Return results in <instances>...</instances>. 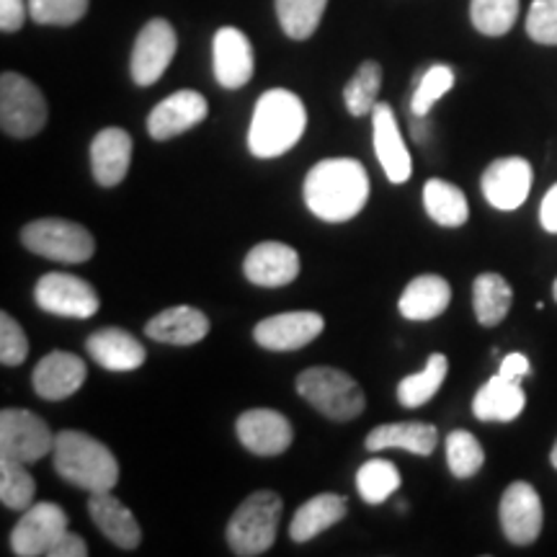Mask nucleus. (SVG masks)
<instances>
[{
	"mask_svg": "<svg viewBox=\"0 0 557 557\" xmlns=\"http://www.w3.org/2000/svg\"><path fill=\"white\" fill-rule=\"evenodd\" d=\"M451 302V287L447 278L436 274H421L403 289L398 310L406 320H434L444 315Z\"/></svg>",
	"mask_w": 557,
	"mask_h": 557,
	"instance_id": "obj_26",
	"label": "nucleus"
},
{
	"mask_svg": "<svg viewBox=\"0 0 557 557\" xmlns=\"http://www.w3.org/2000/svg\"><path fill=\"white\" fill-rule=\"evenodd\" d=\"M323 331L325 320L320 312L297 310L261 320L253 329V338L256 344L269 348V351H297V348L312 344Z\"/></svg>",
	"mask_w": 557,
	"mask_h": 557,
	"instance_id": "obj_13",
	"label": "nucleus"
},
{
	"mask_svg": "<svg viewBox=\"0 0 557 557\" xmlns=\"http://www.w3.org/2000/svg\"><path fill=\"white\" fill-rule=\"evenodd\" d=\"M513 302V289L500 274H480L472 284V308L478 323L493 329L508 315Z\"/></svg>",
	"mask_w": 557,
	"mask_h": 557,
	"instance_id": "obj_30",
	"label": "nucleus"
},
{
	"mask_svg": "<svg viewBox=\"0 0 557 557\" xmlns=\"http://www.w3.org/2000/svg\"><path fill=\"white\" fill-rule=\"evenodd\" d=\"M553 295H555V302H557V278H555V287H553Z\"/></svg>",
	"mask_w": 557,
	"mask_h": 557,
	"instance_id": "obj_47",
	"label": "nucleus"
},
{
	"mask_svg": "<svg viewBox=\"0 0 557 557\" xmlns=\"http://www.w3.org/2000/svg\"><path fill=\"white\" fill-rule=\"evenodd\" d=\"M88 357L109 372H132L148 359V351L132 333L122 329H101L86 341Z\"/></svg>",
	"mask_w": 557,
	"mask_h": 557,
	"instance_id": "obj_23",
	"label": "nucleus"
},
{
	"mask_svg": "<svg viewBox=\"0 0 557 557\" xmlns=\"http://www.w3.org/2000/svg\"><path fill=\"white\" fill-rule=\"evenodd\" d=\"M447 372H449V359L444 357V354H431L426 367H423L421 372L400 380L398 385L400 406L406 408L426 406L438 389H442L444 380H447Z\"/></svg>",
	"mask_w": 557,
	"mask_h": 557,
	"instance_id": "obj_31",
	"label": "nucleus"
},
{
	"mask_svg": "<svg viewBox=\"0 0 557 557\" xmlns=\"http://www.w3.org/2000/svg\"><path fill=\"white\" fill-rule=\"evenodd\" d=\"M178 37L165 18H152L143 26L132 50V81L148 88L163 78L171 60L176 58Z\"/></svg>",
	"mask_w": 557,
	"mask_h": 557,
	"instance_id": "obj_11",
	"label": "nucleus"
},
{
	"mask_svg": "<svg viewBox=\"0 0 557 557\" xmlns=\"http://www.w3.org/2000/svg\"><path fill=\"white\" fill-rule=\"evenodd\" d=\"M34 299L45 312L58 318L86 320L99 312V295L86 278L73 274H45L34 287Z\"/></svg>",
	"mask_w": 557,
	"mask_h": 557,
	"instance_id": "obj_9",
	"label": "nucleus"
},
{
	"mask_svg": "<svg viewBox=\"0 0 557 557\" xmlns=\"http://www.w3.org/2000/svg\"><path fill=\"white\" fill-rule=\"evenodd\" d=\"M132 163V137L120 127H107L90 143V171L101 186H120Z\"/></svg>",
	"mask_w": 557,
	"mask_h": 557,
	"instance_id": "obj_22",
	"label": "nucleus"
},
{
	"mask_svg": "<svg viewBox=\"0 0 557 557\" xmlns=\"http://www.w3.org/2000/svg\"><path fill=\"white\" fill-rule=\"evenodd\" d=\"M88 517L101 529L103 537L114 542L116 547L135 549L139 547V542H143V529H139L135 513H132L111 491L90 493Z\"/></svg>",
	"mask_w": 557,
	"mask_h": 557,
	"instance_id": "obj_21",
	"label": "nucleus"
},
{
	"mask_svg": "<svg viewBox=\"0 0 557 557\" xmlns=\"http://www.w3.org/2000/svg\"><path fill=\"white\" fill-rule=\"evenodd\" d=\"M483 197L500 212H513L524 205L532 189V165L524 158H498L483 173Z\"/></svg>",
	"mask_w": 557,
	"mask_h": 557,
	"instance_id": "obj_15",
	"label": "nucleus"
},
{
	"mask_svg": "<svg viewBox=\"0 0 557 557\" xmlns=\"http://www.w3.org/2000/svg\"><path fill=\"white\" fill-rule=\"evenodd\" d=\"M348 500L346 496H336V493H320V496L305 500L297 508L295 519H292L289 537L295 542H310L315 540L320 532L338 524L346 517Z\"/></svg>",
	"mask_w": 557,
	"mask_h": 557,
	"instance_id": "obj_28",
	"label": "nucleus"
},
{
	"mask_svg": "<svg viewBox=\"0 0 557 557\" xmlns=\"http://www.w3.org/2000/svg\"><path fill=\"white\" fill-rule=\"evenodd\" d=\"M308 127V111L297 94L271 88L256 101L248 129V148L256 158H278L295 148Z\"/></svg>",
	"mask_w": 557,
	"mask_h": 557,
	"instance_id": "obj_2",
	"label": "nucleus"
},
{
	"mask_svg": "<svg viewBox=\"0 0 557 557\" xmlns=\"http://www.w3.org/2000/svg\"><path fill=\"white\" fill-rule=\"evenodd\" d=\"M52 449L54 436L45 418L21 408H5L0 413V457L32 465Z\"/></svg>",
	"mask_w": 557,
	"mask_h": 557,
	"instance_id": "obj_8",
	"label": "nucleus"
},
{
	"mask_svg": "<svg viewBox=\"0 0 557 557\" xmlns=\"http://www.w3.org/2000/svg\"><path fill=\"white\" fill-rule=\"evenodd\" d=\"M240 444L259 457H278L289 449L295 431L287 416L271 408L246 410L235 423Z\"/></svg>",
	"mask_w": 557,
	"mask_h": 557,
	"instance_id": "obj_14",
	"label": "nucleus"
},
{
	"mask_svg": "<svg viewBox=\"0 0 557 557\" xmlns=\"http://www.w3.org/2000/svg\"><path fill=\"white\" fill-rule=\"evenodd\" d=\"M212 54L214 78H218L222 88H243L250 78H253V47H250L246 34L235 29V26H225V29L214 34Z\"/></svg>",
	"mask_w": 557,
	"mask_h": 557,
	"instance_id": "obj_20",
	"label": "nucleus"
},
{
	"mask_svg": "<svg viewBox=\"0 0 557 557\" xmlns=\"http://www.w3.org/2000/svg\"><path fill=\"white\" fill-rule=\"evenodd\" d=\"M527 406V395L519 382H511L506 377H491L483 387L478 389L475 400H472V413L480 421H500L508 423L521 416Z\"/></svg>",
	"mask_w": 557,
	"mask_h": 557,
	"instance_id": "obj_27",
	"label": "nucleus"
},
{
	"mask_svg": "<svg viewBox=\"0 0 557 557\" xmlns=\"http://www.w3.org/2000/svg\"><path fill=\"white\" fill-rule=\"evenodd\" d=\"M86 361L81 357L67 351H52L41 357L39 364L34 367L32 385L37 389L39 398L54 403L73 398L83 387V382H86Z\"/></svg>",
	"mask_w": 557,
	"mask_h": 557,
	"instance_id": "obj_19",
	"label": "nucleus"
},
{
	"mask_svg": "<svg viewBox=\"0 0 557 557\" xmlns=\"http://www.w3.org/2000/svg\"><path fill=\"white\" fill-rule=\"evenodd\" d=\"M400 472L387 459H369L357 472V487L359 496L367 500L369 506H377L387 500L400 487Z\"/></svg>",
	"mask_w": 557,
	"mask_h": 557,
	"instance_id": "obj_35",
	"label": "nucleus"
},
{
	"mask_svg": "<svg viewBox=\"0 0 557 557\" xmlns=\"http://www.w3.org/2000/svg\"><path fill=\"white\" fill-rule=\"evenodd\" d=\"M86 11L88 0H29V16L41 26H73Z\"/></svg>",
	"mask_w": 557,
	"mask_h": 557,
	"instance_id": "obj_39",
	"label": "nucleus"
},
{
	"mask_svg": "<svg viewBox=\"0 0 557 557\" xmlns=\"http://www.w3.org/2000/svg\"><path fill=\"white\" fill-rule=\"evenodd\" d=\"M423 207L429 218L442 227H462L470 220V205L462 189L442 178H431L423 186Z\"/></svg>",
	"mask_w": 557,
	"mask_h": 557,
	"instance_id": "obj_29",
	"label": "nucleus"
},
{
	"mask_svg": "<svg viewBox=\"0 0 557 557\" xmlns=\"http://www.w3.org/2000/svg\"><path fill=\"white\" fill-rule=\"evenodd\" d=\"M369 199L367 169L354 158H329L312 165L305 178V205L325 222L357 218Z\"/></svg>",
	"mask_w": 557,
	"mask_h": 557,
	"instance_id": "obj_1",
	"label": "nucleus"
},
{
	"mask_svg": "<svg viewBox=\"0 0 557 557\" xmlns=\"http://www.w3.org/2000/svg\"><path fill=\"white\" fill-rule=\"evenodd\" d=\"M438 444L436 426L423 421H403V423H385L369 431L364 447L369 451H385V449H406L410 455L429 457Z\"/></svg>",
	"mask_w": 557,
	"mask_h": 557,
	"instance_id": "obj_25",
	"label": "nucleus"
},
{
	"mask_svg": "<svg viewBox=\"0 0 557 557\" xmlns=\"http://www.w3.org/2000/svg\"><path fill=\"white\" fill-rule=\"evenodd\" d=\"M372 127H374V152L385 171V176L393 184H406L413 173V160H410L408 145L400 135L398 122H395L393 107L389 103H377L372 111Z\"/></svg>",
	"mask_w": 557,
	"mask_h": 557,
	"instance_id": "obj_18",
	"label": "nucleus"
},
{
	"mask_svg": "<svg viewBox=\"0 0 557 557\" xmlns=\"http://www.w3.org/2000/svg\"><path fill=\"white\" fill-rule=\"evenodd\" d=\"M542 521L545 513H542L540 493L524 480L508 485L500 496V527L508 542L521 547L532 545L540 537Z\"/></svg>",
	"mask_w": 557,
	"mask_h": 557,
	"instance_id": "obj_12",
	"label": "nucleus"
},
{
	"mask_svg": "<svg viewBox=\"0 0 557 557\" xmlns=\"http://www.w3.org/2000/svg\"><path fill=\"white\" fill-rule=\"evenodd\" d=\"M527 34L537 45L557 47V0H534L527 16Z\"/></svg>",
	"mask_w": 557,
	"mask_h": 557,
	"instance_id": "obj_40",
	"label": "nucleus"
},
{
	"mask_svg": "<svg viewBox=\"0 0 557 557\" xmlns=\"http://www.w3.org/2000/svg\"><path fill=\"white\" fill-rule=\"evenodd\" d=\"M67 532V513L58 504H32L11 532V549L18 557L50 555L58 540Z\"/></svg>",
	"mask_w": 557,
	"mask_h": 557,
	"instance_id": "obj_10",
	"label": "nucleus"
},
{
	"mask_svg": "<svg viewBox=\"0 0 557 557\" xmlns=\"http://www.w3.org/2000/svg\"><path fill=\"white\" fill-rule=\"evenodd\" d=\"M29 357V338L9 312L0 315V364L18 367Z\"/></svg>",
	"mask_w": 557,
	"mask_h": 557,
	"instance_id": "obj_41",
	"label": "nucleus"
},
{
	"mask_svg": "<svg viewBox=\"0 0 557 557\" xmlns=\"http://www.w3.org/2000/svg\"><path fill=\"white\" fill-rule=\"evenodd\" d=\"M382 88V67L374 60L361 62L354 78L346 83L344 101L351 116H367L377 107V94Z\"/></svg>",
	"mask_w": 557,
	"mask_h": 557,
	"instance_id": "obj_33",
	"label": "nucleus"
},
{
	"mask_svg": "<svg viewBox=\"0 0 557 557\" xmlns=\"http://www.w3.org/2000/svg\"><path fill=\"white\" fill-rule=\"evenodd\" d=\"M329 0H276L278 24L292 39H310L320 26Z\"/></svg>",
	"mask_w": 557,
	"mask_h": 557,
	"instance_id": "obj_32",
	"label": "nucleus"
},
{
	"mask_svg": "<svg viewBox=\"0 0 557 557\" xmlns=\"http://www.w3.org/2000/svg\"><path fill=\"white\" fill-rule=\"evenodd\" d=\"M540 222H542V227L547 230V233L557 235V184L545 194V199H542Z\"/></svg>",
	"mask_w": 557,
	"mask_h": 557,
	"instance_id": "obj_45",
	"label": "nucleus"
},
{
	"mask_svg": "<svg viewBox=\"0 0 557 557\" xmlns=\"http://www.w3.org/2000/svg\"><path fill=\"white\" fill-rule=\"evenodd\" d=\"M21 243L41 259L60 263H86L96 253L94 235L78 222L60 218L29 222L21 230Z\"/></svg>",
	"mask_w": 557,
	"mask_h": 557,
	"instance_id": "obj_6",
	"label": "nucleus"
},
{
	"mask_svg": "<svg viewBox=\"0 0 557 557\" xmlns=\"http://www.w3.org/2000/svg\"><path fill=\"white\" fill-rule=\"evenodd\" d=\"M29 16V3L26 0H0V29L5 34L18 32Z\"/></svg>",
	"mask_w": 557,
	"mask_h": 557,
	"instance_id": "obj_42",
	"label": "nucleus"
},
{
	"mask_svg": "<svg viewBox=\"0 0 557 557\" xmlns=\"http://www.w3.org/2000/svg\"><path fill=\"white\" fill-rule=\"evenodd\" d=\"M37 496V483L24 462L0 457V500L11 511H26Z\"/></svg>",
	"mask_w": 557,
	"mask_h": 557,
	"instance_id": "obj_34",
	"label": "nucleus"
},
{
	"mask_svg": "<svg viewBox=\"0 0 557 557\" xmlns=\"http://www.w3.org/2000/svg\"><path fill=\"white\" fill-rule=\"evenodd\" d=\"M549 462H553V468L557 470V442H555V447H553V455H549Z\"/></svg>",
	"mask_w": 557,
	"mask_h": 557,
	"instance_id": "obj_46",
	"label": "nucleus"
},
{
	"mask_svg": "<svg viewBox=\"0 0 557 557\" xmlns=\"http://www.w3.org/2000/svg\"><path fill=\"white\" fill-rule=\"evenodd\" d=\"M209 333V318L189 305H176L158 312L156 318L145 325V336L158 341V344L171 346H194Z\"/></svg>",
	"mask_w": 557,
	"mask_h": 557,
	"instance_id": "obj_24",
	"label": "nucleus"
},
{
	"mask_svg": "<svg viewBox=\"0 0 557 557\" xmlns=\"http://www.w3.org/2000/svg\"><path fill=\"white\" fill-rule=\"evenodd\" d=\"M282 498L274 491H259L238 506L230 517L227 545L238 557H256L269 553L278 532V517H282Z\"/></svg>",
	"mask_w": 557,
	"mask_h": 557,
	"instance_id": "obj_5",
	"label": "nucleus"
},
{
	"mask_svg": "<svg viewBox=\"0 0 557 557\" xmlns=\"http://www.w3.org/2000/svg\"><path fill=\"white\" fill-rule=\"evenodd\" d=\"M297 393L331 421L346 423L364 413V389L351 374L333 367L305 369L297 377Z\"/></svg>",
	"mask_w": 557,
	"mask_h": 557,
	"instance_id": "obj_4",
	"label": "nucleus"
},
{
	"mask_svg": "<svg viewBox=\"0 0 557 557\" xmlns=\"http://www.w3.org/2000/svg\"><path fill=\"white\" fill-rule=\"evenodd\" d=\"M54 470L65 483L88 493L111 491L120 483V462L107 444L83 431H60L54 436Z\"/></svg>",
	"mask_w": 557,
	"mask_h": 557,
	"instance_id": "obj_3",
	"label": "nucleus"
},
{
	"mask_svg": "<svg viewBox=\"0 0 557 557\" xmlns=\"http://www.w3.org/2000/svg\"><path fill=\"white\" fill-rule=\"evenodd\" d=\"M455 86V70L449 65H434L421 75L416 83L413 99H410V111L418 120H426L429 111L434 103L442 99L444 94H449Z\"/></svg>",
	"mask_w": 557,
	"mask_h": 557,
	"instance_id": "obj_38",
	"label": "nucleus"
},
{
	"mask_svg": "<svg viewBox=\"0 0 557 557\" xmlns=\"http://www.w3.org/2000/svg\"><path fill=\"white\" fill-rule=\"evenodd\" d=\"M207 99L197 90H176L169 99H163L148 116V132L152 139L163 143L184 132H189L207 120Z\"/></svg>",
	"mask_w": 557,
	"mask_h": 557,
	"instance_id": "obj_17",
	"label": "nucleus"
},
{
	"mask_svg": "<svg viewBox=\"0 0 557 557\" xmlns=\"http://www.w3.org/2000/svg\"><path fill=\"white\" fill-rule=\"evenodd\" d=\"M498 374L511 382H521L527 374H532V364H529L524 354H508V357H504V361H500Z\"/></svg>",
	"mask_w": 557,
	"mask_h": 557,
	"instance_id": "obj_43",
	"label": "nucleus"
},
{
	"mask_svg": "<svg viewBox=\"0 0 557 557\" xmlns=\"http://www.w3.org/2000/svg\"><path fill=\"white\" fill-rule=\"evenodd\" d=\"M86 555H88L86 540L78 537V534H73L70 529L58 540V545L50 549V557H86Z\"/></svg>",
	"mask_w": 557,
	"mask_h": 557,
	"instance_id": "obj_44",
	"label": "nucleus"
},
{
	"mask_svg": "<svg viewBox=\"0 0 557 557\" xmlns=\"http://www.w3.org/2000/svg\"><path fill=\"white\" fill-rule=\"evenodd\" d=\"M519 16V0H472V26L485 37H504Z\"/></svg>",
	"mask_w": 557,
	"mask_h": 557,
	"instance_id": "obj_36",
	"label": "nucleus"
},
{
	"mask_svg": "<svg viewBox=\"0 0 557 557\" xmlns=\"http://www.w3.org/2000/svg\"><path fill=\"white\" fill-rule=\"evenodd\" d=\"M447 462L451 475L459 480H468L478 475L480 468L485 465V451L480 447V442L470 431H451L447 436Z\"/></svg>",
	"mask_w": 557,
	"mask_h": 557,
	"instance_id": "obj_37",
	"label": "nucleus"
},
{
	"mask_svg": "<svg viewBox=\"0 0 557 557\" xmlns=\"http://www.w3.org/2000/svg\"><path fill=\"white\" fill-rule=\"evenodd\" d=\"M47 124V101L29 78L3 73L0 78V127L5 135L29 139Z\"/></svg>",
	"mask_w": 557,
	"mask_h": 557,
	"instance_id": "obj_7",
	"label": "nucleus"
},
{
	"mask_svg": "<svg viewBox=\"0 0 557 557\" xmlns=\"http://www.w3.org/2000/svg\"><path fill=\"white\" fill-rule=\"evenodd\" d=\"M299 253L287 243L267 240L259 243L256 248L248 250L246 261H243V274L250 284H259V287H287L299 276Z\"/></svg>",
	"mask_w": 557,
	"mask_h": 557,
	"instance_id": "obj_16",
	"label": "nucleus"
}]
</instances>
